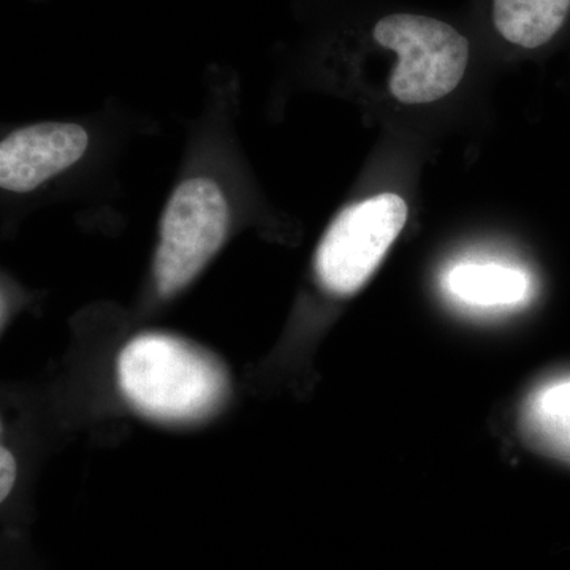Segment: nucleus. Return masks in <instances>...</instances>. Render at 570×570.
Listing matches in <instances>:
<instances>
[{
  "label": "nucleus",
  "mask_w": 570,
  "mask_h": 570,
  "mask_svg": "<svg viewBox=\"0 0 570 570\" xmlns=\"http://www.w3.org/2000/svg\"><path fill=\"white\" fill-rule=\"evenodd\" d=\"M230 225V209L219 184L190 178L179 184L160 219L154 276L160 295L187 287L219 253Z\"/></svg>",
  "instance_id": "obj_3"
},
{
  "label": "nucleus",
  "mask_w": 570,
  "mask_h": 570,
  "mask_svg": "<svg viewBox=\"0 0 570 570\" xmlns=\"http://www.w3.org/2000/svg\"><path fill=\"white\" fill-rule=\"evenodd\" d=\"M17 461L9 449L2 448L0 452V499L6 501L17 482Z\"/></svg>",
  "instance_id": "obj_9"
},
{
  "label": "nucleus",
  "mask_w": 570,
  "mask_h": 570,
  "mask_svg": "<svg viewBox=\"0 0 570 570\" xmlns=\"http://www.w3.org/2000/svg\"><path fill=\"white\" fill-rule=\"evenodd\" d=\"M521 425L535 448L570 461V376L550 379L532 390Z\"/></svg>",
  "instance_id": "obj_8"
},
{
  "label": "nucleus",
  "mask_w": 570,
  "mask_h": 570,
  "mask_svg": "<svg viewBox=\"0 0 570 570\" xmlns=\"http://www.w3.org/2000/svg\"><path fill=\"white\" fill-rule=\"evenodd\" d=\"M88 145V134L78 124L41 122L14 130L0 142V186L31 193L77 164Z\"/></svg>",
  "instance_id": "obj_5"
},
{
  "label": "nucleus",
  "mask_w": 570,
  "mask_h": 570,
  "mask_svg": "<svg viewBox=\"0 0 570 570\" xmlns=\"http://www.w3.org/2000/svg\"><path fill=\"white\" fill-rule=\"evenodd\" d=\"M445 294L475 313H504L530 299L531 276L517 265L494 261H463L442 277Z\"/></svg>",
  "instance_id": "obj_6"
},
{
  "label": "nucleus",
  "mask_w": 570,
  "mask_h": 570,
  "mask_svg": "<svg viewBox=\"0 0 570 570\" xmlns=\"http://www.w3.org/2000/svg\"><path fill=\"white\" fill-rule=\"evenodd\" d=\"M570 0H490V20L505 43L539 50L564 28Z\"/></svg>",
  "instance_id": "obj_7"
},
{
  "label": "nucleus",
  "mask_w": 570,
  "mask_h": 570,
  "mask_svg": "<svg viewBox=\"0 0 570 570\" xmlns=\"http://www.w3.org/2000/svg\"><path fill=\"white\" fill-rule=\"evenodd\" d=\"M124 400L153 422L194 425L213 417L230 395V373L219 356L168 333H141L118 356Z\"/></svg>",
  "instance_id": "obj_1"
},
{
  "label": "nucleus",
  "mask_w": 570,
  "mask_h": 570,
  "mask_svg": "<svg viewBox=\"0 0 570 570\" xmlns=\"http://www.w3.org/2000/svg\"><path fill=\"white\" fill-rule=\"evenodd\" d=\"M406 220V202L396 194H379L348 206L317 247L318 283L330 294L354 295L374 275Z\"/></svg>",
  "instance_id": "obj_4"
},
{
  "label": "nucleus",
  "mask_w": 570,
  "mask_h": 570,
  "mask_svg": "<svg viewBox=\"0 0 570 570\" xmlns=\"http://www.w3.org/2000/svg\"><path fill=\"white\" fill-rule=\"evenodd\" d=\"M371 37L396 52L389 88L401 104L436 102L455 91L466 73L471 43L448 21L393 11L373 22Z\"/></svg>",
  "instance_id": "obj_2"
}]
</instances>
